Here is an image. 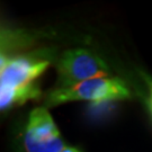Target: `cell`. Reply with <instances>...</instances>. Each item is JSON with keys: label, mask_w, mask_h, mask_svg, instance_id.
<instances>
[{"label": "cell", "mask_w": 152, "mask_h": 152, "mask_svg": "<svg viewBox=\"0 0 152 152\" xmlns=\"http://www.w3.org/2000/svg\"><path fill=\"white\" fill-rule=\"evenodd\" d=\"M148 86H149V91H150V95H149V108L152 112V80L151 79H148Z\"/></svg>", "instance_id": "obj_5"}, {"label": "cell", "mask_w": 152, "mask_h": 152, "mask_svg": "<svg viewBox=\"0 0 152 152\" xmlns=\"http://www.w3.org/2000/svg\"><path fill=\"white\" fill-rule=\"evenodd\" d=\"M25 152H62L66 145L45 106L34 108L28 115L23 133Z\"/></svg>", "instance_id": "obj_4"}, {"label": "cell", "mask_w": 152, "mask_h": 152, "mask_svg": "<svg viewBox=\"0 0 152 152\" xmlns=\"http://www.w3.org/2000/svg\"><path fill=\"white\" fill-rule=\"evenodd\" d=\"M151 114H152V112H151Z\"/></svg>", "instance_id": "obj_7"}, {"label": "cell", "mask_w": 152, "mask_h": 152, "mask_svg": "<svg viewBox=\"0 0 152 152\" xmlns=\"http://www.w3.org/2000/svg\"><path fill=\"white\" fill-rule=\"evenodd\" d=\"M62 152H81L78 148H75V147H70V145H66V147L63 149V151Z\"/></svg>", "instance_id": "obj_6"}, {"label": "cell", "mask_w": 152, "mask_h": 152, "mask_svg": "<svg viewBox=\"0 0 152 152\" xmlns=\"http://www.w3.org/2000/svg\"><path fill=\"white\" fill-rule=\"evenodd\" d=\"M0 108L7 112L41 96L37 79L51 64L46 51L0 56Z\"/></svg>", "instance_id": "obj_1"}, {"label": "cell", "mask_w": 152, "mask_h": 152, "mask_svg": "<svg viewBox=\"0 0 152 152\" xmlns=\"http://www.w3.org/2000/svg\"><path fill=\"white\" fill-rule=\"evenodd\" d=\"M58 82L54 88H68L99 77H109L107 63L88 49L76 48L64 51L56 63Z\"/></svg>", "instance_id": "obj_3"}, {"label": "cell", "mask_w": 152, "mask_h": 152, "mask_svg": "<svg viewBox=\"0 0 152 152\" xmlns=\"http://www.w3.org/2000/svg\"><path fill=\"white\" fill-rule=\"evenodd\" d=\"M130 97V89L122 79L110 76L99 77L68 88H53L46 95L45 107L80 100L97 105L124 100Z\"/></svg>", "instance_id": "obj_2"}]
</instances>
